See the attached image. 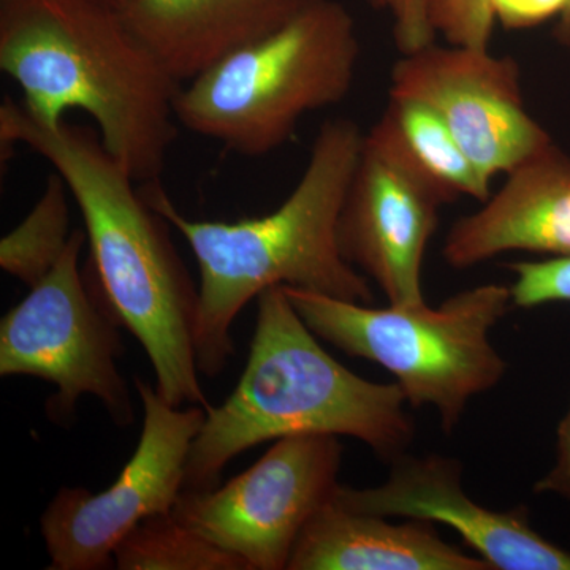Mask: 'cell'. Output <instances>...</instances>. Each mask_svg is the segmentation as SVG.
I'll return each instance as SVG.
<instances>
[{
    "label": "cell",
    "mask_w": 570,
    "mask_h": 570,
    "mask_svg": "<svg viewBox=\"0 0 570 570\" xmlns=\"http://www.w3.org/2000/svg\"><path fill=\"white\" fill-rule=\"evenodd\" d=\"M0 142L2 160L21 142L69 186L85 220L89 269L115 316L148 354L157 392L176 407L195 404L208 411L195 354L198 288L171 242L170 224L85 127L41 122L24 104L6 97Z\"/></svg>",
    "instance_id": "obj_1"
},
{
    "label": "cell",
    "mask_w": 570,
    "mask_h": 570,
    "mask_svg": "<svg viewBox=\"0 0 570 570\" xmlns=\"http://www.w3.org/2000/svg\"><path fill=\"white\" fill-rule=\"evenodd\" d=\"M365 132L347 118L322 124L305 171L275 212L234 220L184 216L159 181L140 184L145 200L186 239L200 272L195 354L217 376L234 355L232 325L250 299L294 287L371 305L370 279L347 261L340 219Z\"/></svg>",
    "instance_id": "obj_2"
},
{
    "label": "cell",
    "mask_w": 570,
    "mask_h": 570,
    "mask_svg": "<svg viewBox=\"0 0 570 570\" xmlns=\"http://www.w3.org/2000/svg\"><path fill=\"white\" fill-rule=\"evenodd\" d=\"M0 70L41 122L85 111L137 184L160 181L183 85L118 10L80 0H0Z\"/></svg>",
    "instance_id": "obj_3"
},
{
    "label": "cell",
    "mask_w": 570,
    "mask_h": 570,
    "mask_svg": "<svg viewBox=\"0 0 570 570\" xmlns=\"http://www.w3.org/2000/svg\"><path fill=\"white\" fill-rule=\"evenodd\" d=\"M257 309L245 371L232 395L206 411L184 491L216 489L235 456L299 434L355 438L390 463L404 455L415 428L396 382L376 384L337 363L283 287L262 292Z\"/></svg>",
    "instance_id": "obj_4"
},
{
    "label": "cell",
    "mask_w": 570,
    "mask_h": 570,
    "mask_svg": "<svg viewBox=\"0 0 570 570\" xmlns=\"http://www.w3.org/2000/svg\"><path fill=\"white\" fill-rule=\"evenodd\" d=\"M358 59L354 17L324 0L184 82L176 119L230 151L264 157L291 140L307 112L346 99Z\"/></svg>",
    "instance_id": "obj_5"
},
{
    "label": "cell",
    "mask_w": 570,
    "mask_h": 570,
    "mask_svg": "<svg viewBox=\"0 0 570 570\" xmlns=\"http://www.w3.org/2000/svg\"><path fill=\"white\" fill-rule=\"evenodd\" d=\"M296 313L326 343L393 374L407 403L436 409L453 431L472 397L497 387L508 363L490 332L513 306L510 287L483 284L441 306L371 307L302 288L283 287Z\"/></svg>",
    "instance_id": "obj_6"
},
{
    "label": "cell",
    "mask_w": 570,
    "mask_h": 570,
    "mask_svg": "<svg viewBox=\"0 0 570 570\" xmlns=\"http://www.w3.org/2000/svg\"><path fill=\"white\" fill-rule=\"evenodd\" d=\"M88 236L75 228L66 253L0 322V376H29L55 385L47 414L69 423L78 400L102 401L118 426L134 420L129 385L118 367L121 322L80 258Z\"/></svg>",
    "instance_id": "obj_7"
},
{
    "label": "cell",
    "mask_w": 570,
    "mask_h": 570,
    "mask_svg": "<svg viewBox=\"0 0 570 570\" xmlns=\"http://www.w3.org/2000/svg\"><path fill=\"white\" fill-rule=\"evenodd\" d=\"M142 406L140 442L107 490L61 489L40 520L51 570H104L137 524L170 512L184 491L187 460L206 409H179L135 377Z\"/></svg>",
    "instance_id": "obj_8"
},
{
    "label": "cell",
    "mask_w": 570,
    "mask_h": 570,
    "mask_svg": "<svg viewBox=\"0 0 570 570\" xmlns=\"http://www.w3.org/2000/svg\"><path fill=\"white\" fill-rule=\"evenodd\" d=\"M341 461L337 436L277 439L254 466L225 485L183 491L174 512L250 570H284L299 534L340 487Z\"/></svg>",
    "instance_id": "obj_9"
},
{
    "label": "cell",
    "mask_w": 570,
    "mask_h": 570,
    "mask_svg": "<svg viewBox=\"0 0 570 570\" xmlns=\"http://www.w3.org/2000/svg\"><path fill=\"white\" fill-rule=\"evenodd\" d=\"M448 204L381 116L365 134L341 213L340 242L347 261L381 287L390 305L425 303L423 261Z\"/></svg>",
    "instance_id": "obj_10"
},
{
    "label": "cell",
    "mask_w": 570,
    "mask_h": 570,
    "mask_svg": "<svg viewBox=\"0 0 570 570\" xmlns=\"http://www.w3.org/2000/svg\"><path fill=\"white\" fill-rule=\"evenodd\" d=\"M389 97L436 112L489 186L551 141L524 108L519 63L490 48L433 43L401 55Z\"/></svg>",
    "instance_id": "obj_11"
},
{
    "label": "cell",
    "mask_w": 570,
    "mask_h": 570,
    "mask_svg": "<svg viewBox=\"0 0 570 570\" xmlns=\"http://www.w3.org/2000/svg\"><path fill=\"white\" fill-rule=\"evenodd\" d=\"M461 472L460 461L448 456L401 455L381 485H340L335 499L355 512L445 524L493 570H570V551L539 534L527 510L483 508L468 497Z\"/></svg>",
    "instance_id": "obj_12"
},
{
    "label": "cell",
    "mask_w": 570,
    "mask_h": 570,
    "mask_svg": "<svg viewBox=\"0 0 570 570\" xmlns=\"http://www.w3.org/2000/svg\"><path fill=\"white\" fill-rule=\"evenodd\" d=\"M570 257V159L553 141L517 165L479 212L445 236V262L456 269L505 253Z\"/></svg>",
    "instance_id": "obj_13"
},
{
    "label": "cell",
    "mask_w": 570,
    "mask_h": 570,
    "mask_svg": "<svg viewBox=\"0 0 570 570\" xmlns=\"http://www.w3.org/2000/svg\"><path fill=\"white\" fill-rule=\"evenodd\" d=\"M324 0H130L122 20L184 85Z\"/></svg>",
    "instance_id": "obj_14"
},
{
    "label": "cell",
    "mask_w": 570,
    "mask_h": 570,
    "mask_svg": "<svg viewBox=\"0 0 570 570\" xmlns=\"http://www.w3.org/2000/svg\"><path fill=\"white\" fill-rule=\"evenodd\" d=\"M287 570H493L445 542L430 521L390 523L355 512L335 494L296 540Z\"/></svg>",
    "instance_id": "obj_15"
},
{
    "label": "cell",
    "mask_w": 570,
    "mask_h": 570,
    "mask_svg": "<svg viewBox=\"0 0 570 570\" xmlns=\"http://www.w3.org/2000/svg\"><path fill=\"white\" fill-rule=\"evenodd\" d=\"M382 118L392 127L409 157L450 202L460 197H471L482 204L489 200L491 186L483 181L436 112L414 100L389 97Z\"/></svg>",
    "instance_id": "obj_16"
},
{
    "label": "cell",
    "mask_w": 570,
    "mask_h": 570,
    "mask_svg": "<svg viewBox=\"0 0 570 570\" xmlns=\"http://www.w3.org/2000/svg\"><path fill=\"white\" fill-rule=\"evenodd\" d=\"M119 570H250L230 551L214 546L170 512L134 528L115 551Z\"/></svg>",
    "instance_id": "obj_17"
},
{
    "label": "cell",
    "mask_w": 570,
    "mask_h": 570,
    "mask_svg": "<svg viewBox=\"0 0 570 570\" xmlns=\"http://www.w3.org/2000/svg\"><path fill=\"white\" fill-rule=\"evenodd\" d=\"M69 186L59 174L47 186L28 216L0 242V266L28 287L40 283L69 246Z\"/></svg>",
    "instance_id": "obj_18"
},
{
    "label": "cell",
    "mask_w": 570,
    "mask_h": 570,
    "mask_svg": "<svg viewBox=\"0 0 570 570\" xmlns=\"http://www.w3.org/2000/svg\"><path fill=\"white\" fill-rule=\"evenodd\" d=\"M434 31L449 45L489 50L497 11L494 0H431Z\"/></svg>",
    "instance_id": "obj_19"
},
{
    "label": "cell",
    "mask_w": 570,
    "mask_h": 570,
    "mask_svg": "<svg viewBox=\"0 0 570 570\" xmlns=\"http://www.w3.org/2000/svg\"><path fill=\"white\" fill-rule=\"evenodd\" d=\"M508 268L513 306L530 309L549 303H570V257L540 262H513Z\"/></svg>",
    "instance_id": "obj_20"
},
{
    "label": "cell",
    "mask_w": 570,
    "mask_h": 570,
    "mask_svg": "<svg viewBox=\"0 0 570 570\" xmlns=\"http://www.w3.org/2000/svg\"><path fill=\"white\" fill-rule=\"evenodd\" d=\"M371 6L387 10L393 20V39L401 55L423 50L436 43L430 17L431 0H370Z\"/></svg>",
    "instance_id": "obj_21"
},
{
    "label": "cell",
    "mask_w": 570,
    "mask_h": 570,
    "mask_svg": "<svg viewBox=\"0 0 570 570\" xmlns=\"http://www.w3.org/2000/svg\"><path fill=\"white\" fill-rule=\"evenodd\" d=\"M569 0H494L497 20L508 29H527L561 14Z\"/></svg>",
    "instance_id": "obj_22"
},
{
    "label": "cell",
    "mask_w": 570,
    "mask_h": 570,
    "mask_svg": "<svg viewBox=\"0 0 570 570\" xmlns=\"http://www.w3.org/2000/svg\"><path fill=\"white\" fill-rule=\"evenodd\" d=\"M534 493L554 494L570 504V404L558 425L553 466L535 483Z\"/></svg>",
    "instance_id": "obj_23"
},
{
    "label": "cell",
    "mask_w": 570,
    "mask_h": 570,
    "mask_svg": "<svg viewBox=\"0 0 570 570\" xmlns=\"http://www.w3.org/2000/svg\"><path fill=\"white\" fill-rule=\"evenodd\" d=\"M554 36H557V40L560 41V43L570 45V0L560 14V22H558Z\"/></svg>",
    "instance_id": "obj_24"
},
{
    "label": "cell",
    "mask_w": 570,
    "mask_h": 570,
    "mask_svg": "<svg viewBox=\"0 0 570 570\" xmlns=\"http://www.w3.org/2000/svg\"><path fill=\"white\" fill-rule=\"evenodd\" d=\"M80 2L94 3V6L108 7V9L121 10L130 0H80Z\"/></svg>",
    "instance_id": "obj_25"
}]
</instances>
